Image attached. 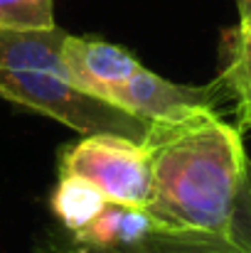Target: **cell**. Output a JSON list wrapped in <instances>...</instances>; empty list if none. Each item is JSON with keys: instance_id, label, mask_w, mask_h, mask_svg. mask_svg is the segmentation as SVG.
<instances>
[{"instance_id": "9c48e42d", "label": "cell", "mask_w": 251, "mask_h": 253, "mask_svg": "<svg viewBox=\"0 0 251 253\" xmlns=\"http://www.w3.org/2000/svg\"><path fill=\"white\" fill-rule=\"evenodd\" d=\"M106 197L84 177H77V174H62L54 192H52V211L54 216L59 219V224L77 234L82 231L84 226L106 207Z\"/></svg>"}, {"instance_id": "5bb4252c", "label": "cell", "mask_w": 251, "mask_h": 253, "mask_svg": "<svg viewBox=\"0 0 251 253\" xmlns=\"http://www.w3.org/2000/svg\"><path fill=\"white\" fill-rule=\"evenodd\" d=\"M239 20H251V0H237Z\"/></svg>"}, {"instance_id": "30bf717a", "label": "cell", "mask_w": 251, "mask_h": 253, "mask_svg": "<svg viewBox=\"0 0 251 253\" xmlns=\"http://www.w3.org/2000/svg\"><path fill=\"white\" fill-rule=\"evenodd\" d=\"M143 253H249L232 236L155 231L138 244Z\"/></svg>"}, {"instance_id": "277c9868", "label": "cell", "mask_w": 251, "mask_h": 253, "mask_svg": "<svg viewBox=\"0 0 251 253\" xmlns=\"http://www.w3.org/2000/svg\"><path fill=\"white\" fill-rule=\"evenodd\" d=\"M219 96L222 91L217 84H175L165 77L141 67L131 79L116 86L106 101L143 118L146 123H167V121H180L202 108H214Z\"/></svg>"}, {"instance_id": "3957f363", "label": "cell", "mask_w": 251, "mask_h": 253, "mask_svg": "<svg viewBox=\"0 0 251 253\" xmlns=\"http://www.w3.org/2000/svg\"><path fill=\"white\" fill-rule=\"evenodd\" d=\"M59 172L89 179L108 202L143 209L151 202L148 153L143 143L123 135H84L79 143L64 148Z\"/></svg>"}, {"instance_id": "5b68a950", "label": "cell", "mask_w": 251, "mask_h": 253, "mask_svg": "<svg viewBox=\"0 0 251 253\" xmlns=\"http://www.w3.org/2000/svg\"><path fill=\"white\" fill-rule=\"evenodd\" d=\"M62 62L69 84L103 101L116 86L131 79L143 67L128 49L113 42H106L101 37H77V35H67L62 44Z\"/></svg>"}, {"instance_id": "7a4b0ae2", "label": "cell", "mask_w": 251, "mask_h": 253, "mask_svg": "<svg viewBox=\"0 0 251 253\" xmlns=\"http://www.w3.org/2000/svg\"><path fill=\"white\" fill-rule=\"evenodd\" d=\"M0 98L40 111L84 135L111 133L141 143L151 126L67 79L45 72H0Z\"/></svg>"}, {"instance_id": "6da1fadb", "label": "cell", "mask_w": 251, "mask_h": 253, "mask_svg": "<svg viewBox=\"0 0 251 253\" xmlns=\"http://www.w3.org/2000/svg\"><path fill=\"white\" fill-rule=\"evenodd\" d=\"M141 143L151 163L146 211L160 231L232 236L251 168L242 128L229 126L217 108H202L180 121L151 123Z\"/></svg>"}, {"instance_id": "7c38bea8", "label": "cell", "mask_w": 251, "mask_h": 253, "mask_svg": "<svg viewBox=\"0 0 251 253\" xmlns=\"http://www.w3.org/2000/svg\"><path fill=\"white\" fill-rule=\"evenodd\" d=\"M232 239L242 244L251 253V168L247 174V182L242 187L237 211H234V224H232Z\"/></svg>"}, {"instance_id": "4fadbf2b", "label": "cell", "mask_w": 251, "mask_h": 253, "mask_svg": "<svg viewBox=\"0 0 251 253\" xmlns=\"http://www.w3.org/2000/svg\"><path fill=\"white\" fill-rule=\"evenodd\" d=\"M37 253H143L138 246H128V249H99V246H86V244H79V241H52L47 246H40Z\"/></svg>"}, {"instance_id": "ba28073f", "label": "cell", "mask_w": 251, "mask_h": 253, "mask_svg": "<svg viewBox=\"0 0 251 253\" xmlns=\"http://www.w3.org/2000/svg\"><path fill=\"white\" fill-rule=\"evenodd\" d=\"M224 69L214 84L229 93L239 128H251V20H239L224 37Z\"/></svg>"}, {"instance_id": "8992f818", "label": "cell", "mask_w": 251, "mask_h": 253, "mask_svg": "<svg viewBox=\"0 0 251 253\" xmlns=\"http://www.w3.org/2000/svg\"><path fill=\"white\" fill-rule=\"evenodd\" d=\"M69 32L47 30H7L0 27V72H45L67 79L62 44Z\"/></svg>"}, {"instance_id": "8fae6325", "label": "cell", "mask_w": 251, "mask_h": 253, "mask_svg": "<svg viewBox=\"0 0 251 253\" xmlns=\"http://www.w3.org/2000/svg\"><path fill=\"white\" fill-rule=\"evenodd\" d=\"M54 25V0H0V27L47 30Z\"/></svg>"}, {"instance_id": "52a82bcc", "label": "cell", "mask_w": 251, "mask_h": 253, "mask_svg": "<svg viewBox=\"0 0 251 253\" xmlns=\"http://www.w3.org/2000/svg\"><path fill=\"white\" fill-rule=\"evenodd\" d=\"M155 231H160V226L143 207L106 202V207L82 231L72 234V239L99 249H128L138 246Z\"/></svg>"}]
</instances>
